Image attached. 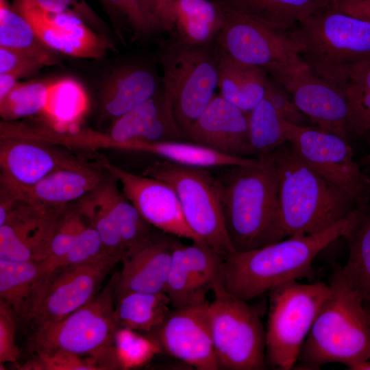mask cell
<instances>
[{"label": "cell", "instance_id": "obj_1", "mask_svg": "<svg viewBox=\"0 0 370 370\" xmlns=\"http://www.w3.org/2000/svg\"><path fill=\"white\" fill-rule=\"evenodd\" d=\"M365 210L319 232L291 236L247 251H234L223 258L219 282L229 293L249 301L277 286L312 275V262L329 245L343 237Z\"/></svg>", "mask_w": 370, "mask_h": 370}, {"label": "cell", "instance_id": "obj_2", "mask_svg": "<svg viewBox=\"0 0 370 370\" xmlns=\"http://www.w3.org/2000/svg\"><path fill=\"white\" fill-rule=\"evenodd\" d=\"M219 180L226 232L236 251L283 240L275 166L270 153L249 165L230 166Z\"/></svg>", "mask_w": 370, "mask_h": 370}, {"label": "cell", "instance_id": "obj_3", "mask_svg": "<svg viewBox=\"0 0 370 370\" xmlns=\"http://www.w3.org/2000/svg\"><path fill=\"white\" fill-rule=\"evenodd\" d=\"M270 156L278 178L283 239L323 231L359 208L347 192L307 165L289 142Z\"/></svg>", "mask_w": 370, "mask_h": 370}, {"label": "cell", "instance_id": "obj_4", "mask_svg": "<svg viewBox=\"0 0 370 370\" xmlns=\"http://www.w3.org/2000/svg\"><path fill=\"white\" fill-rule=\"evenodd\" d=\"M321 307L293 369H319L328 363L346 367L370 360V306L360 293L337 275Z\"/></svg>", "mask_w": 370, "mask_h": 370}, {"label": "cell", "instance_id": "obj_5", "mask_svg": "<svg viewBox=\"0 0 370 370\" xmlns=\"http://www.w3.org/2000/svg\"><path fill=\"white\" fill-rule=\"evenodd\" d=\"M310 71L341 89L349 69L370 58V23L328 8L291 30Z\"/></svg>", "mask_w": 370, "mask_h": 370}, {"label": "cell", "instance_id": "obj_6", "mask_svg": "<svg viewBox=\"0 0 370 370\" xmlns=\"http://www.w3.org/2000/svg\"><path fill=\"white\" fill-rule=\"evenodd\" d=\"M113 279L89 303L64 319L34 328L30 347L36 354L58 351L95 358L103 369H121L114 344Z\"/></svg>", "mask_w": 370, "mask_h": 370}, {"label": "cell", "instance_id": "obj_7", "mask_svg": "<svg viewBox=\"0 0 370 370\" xmlns=\"http://www.w3.org/2000/svg\"><path fill=\"white\" fill-rule=\"evenodd\" d=\"M163 90L186 138L218 87V49L214 42L186 44L170 37L160 55Z\"/></svg>", "mask_w": 370, "mask_h": 370}, {"label": "cell", "instance_id": "obj_8", "mask_svg": "<svg viewBox=\"0 0 370 370\" xmlns=\"http://www.w3.org/2000/svg\"><path fill=\"white\" fill-rule=\"evenodd\" d=\"M329 284L284 282L268 292L269 301L266 332L267 367L293 369L308 334L325 299Z\"/></svg>", "mask_w": 370, "mask_h": 370}, {"label": "cell", "instance_id": "obj_9", "mask_svg": "<svg viewBox=\"0 0 370 370\" xmlns=\"http://www.w3.org/2000/svg\"><path fill=\"white\" fill-rule=\"evenodd\" d=\"M143 175L167 183L178 197L184 220L197 238L225 257L234 251L228 238L221 181L206 168L157 160Z\"/></svg>", "mask_w": 370, "mask_h": 370}, {"label": "cell", "instance_id": "obj_10", "mask_svg": "<svg viewBox=\"0 0 370 370\" xmlns=\"http://www.w3.org/2000/svg\"><path fill=\"white\" fill-rule=\"evenodd\" d=\"M219 279L212 289L214 299L208 305L219 369H266V332L258 310L227 292Z\"/></svg>", "mask_w": 370, "mask_h": 370}, {"label": "cell", "instance_id": "obj_11", "mask_svg": "<svg viewBox=\"0 0 370 370\" xmlns=\"http://www.w3.org/2000/svg\"><path fill=\"white\" fill-rule=\"evenodd\" d=\"M217 1L224 21L215 42L223 51L269 73L286 66H308L292 31L275 28L225 0Z\"/></svg>", "mask_w": 370, "mask_h": 370}, {"label": "cell", "instance_id": "obj_12", "mask_svg": "<svg viewBox=\"0 0 370 370\" xmlns=\"http://www.w3.org/2000/svg\"><path fill=\"white\" fill-rule=\"evenodd\" d=\"M289 142L314 171L347 192L358 207L370 204V179L354 159L348 140L312 126L285 121Z\"/></svg>", "mask_w": 370, "mask_h": 370}, {"label": "cell", "instance_id": "obj_13", "mask_svg": "<svg viewBox=\"0 0 370 370\" xmlns=\"http://www.w3.org/2000/svg\"><path fill=\"white\" fill-rule=\"evenodd\" d=\"M206 299L171 308L151 332L162 351L198 370H219Z\"/></svg>", "mask_w": 370, "mask_h": 370}, {"label": "cell", "instance_id": "obj_14", "mask_svg": "<svg viewBox=\"0 0 370 370\" xmlns=\"http://www.w3.org/2000/svg\"><path fill=\"white\" fill-rule=\"evenodd\" d=\"M317 127L348 140V103L344 91L308 66H287L269 73Z\"/></svg>", "mask_w": 370, "mask_h": 370}, {"label": "cell", "instance_id": "obj_15", "mask_svg": "<svg viewBox=\"0 0 370 370\" xmlns=\"http://www.w3.org/2000/svg\"><path fill=\"white\" fill-rule=\"evenodd\" d=\"M98 162L116 178L123 194L151 225L173 236L201 242L188 227L177 194L167 183L126 171L101 156Z\"/></svg>", "mask_w": 370, "mask_h": 370}, {"label": "cell", "instance_id": "obj_16", "mask_svg": "<svg viewBox=\"0 0 370 370\" xmlns=\"http://www.w3.org/2000/svg\"><path fill=\"white\" fill-rule=\"evenodd\" d=\"M66 206H48L20 200L0 225V259L45 260L58 219Z\"/></svg>", "mask_w": 370, "mask_h": 370}, {"label": "cell", "instance_id": "obj_17", "mask_svg": "<svg viewBox=\"0 0 370 370\" xmlns=\"http://www.w3.org/2000/svg\"><path fill=\"white\" fill-rule=\"evenodd\" d=\"M119 261L112 258L58 270L30 321L34 328L61 320L89 303Z\"/></svg>", "mask_w": 370, "mask_h": 370}, {"label": "cell", "instance_id": "obj_18", "mask_svg": "<svg viewBox=\"0 0 370 370\" xmlns=\"http://www.w3.org/2000/svg\"><path fill=\"white\" fill-rule=\"evenodd\" d=\"M84 164L49 142L18 137L0 139V183L14 191L33 186L53 171Z\"/></svg>", "mask_w": 370, "mask_h": 370}, {"label": "cell", "instance_id": "obj_19", "mask_svg": "<svg viewBox=\"0 0 370 370\" xmlns=\"http://www.w3.org/2000/svg\"><path fill=\"white\" fill-rule=\"evenodd\" d=\"M14 9L29 22L40 40L56 52L98 59L111 47L73 13L49 12L34 0H17Z\"/></svg>", "mask_w": 370, "mask_h": 370}, {"label": "cell", "instance_id": "obj_20", "mask_svg": "<svg viewBox=\"0 0 370 370\" xmlns=\"http://www.w3.org/2000/svg\"><path fill=\"white\" fill-rule=\"evenodd\" d=\"M223 260L204 242L184 245L177 241L166 287L171 308L206 299L207 292L219 278Z\"/></svg>", "mask_w": 370, "mask_h": 370}, {"label": "cell", "instance_id": "obj_21", "mask_svg": "<svg viewBox=\"0 0 370 370\" xmlns=\"http://www.w3.org/2000/svg\"><path fill=\"white\" fill-rule=\"evenodd\" d=\"M186 138L226 155L245 157L252 153L248 113L220 95H214Z\"/></svg>", "mask_w": 370, "mask_h": 370}, {"label": "cell", "instance_id": "obj_22", "mask_svg": "<svg viewBox=\"0 0 370 370\" xmlns=\"http://www.w3.org/2000/svg\"><path fill=\"white\" fill-rule=\"evenodd\" d=\"M156 233L144 245L125 256L113 278L114 297L129 292L166 293L173 252L177 240Z\"/></svg>", "mask_w": 370, "mask_h": 370}, {"label": "cell", "instance_id": "obj_23", "mask_svg": "<svg viewBox=\"0 0 370 370\" xmlns=\"http://www.w3.org/2000/svg\"><path fill=\"white\" fill-rule=\"evenodd\" d=\"M106 136L117 143L180 140L184 136L178 126L170 100L163 89L150 99L114 119Z\"/></svg>", "mask_w": 370, "mask_h": 370}, {"label": "cell", "instance_id": "obj_24", "mask_svg": "<svg viewBox=\"0 0 370 370\" xmlns=\"http://www.w3.org/2000/svg\"><path fill=\"white\" fill-rule=\"evenodd\" d=\"M158 19L171 37L193 45L214 42L224 21L218 1L210 0H164Z\"/></svg>", "mask_w": 370, "mask_h": 370}, {"label": "cell", "instance_id": "obj_25", "mask_svg": "<svg viewBox=\"0 0 370 370\" xmlns=\"http://www.w3.org/2000/svg\"><path fill=\"white\" fill-rule=\"evenodd\" d=\"M95 145L98 149H113L145 152L176 164L206 169L249 165L256 160V158L226 155L193 142H182L180 140L117 143L111 140L105 134H101L97 138Z\"/></svg>", "mask_w": 370, "mask_h": 370}, {"label": "cell", "instance_id": "obj_26", "mask_svg": "<svg viewBox=\"0 0 370 370\" xmlns=\"http://www.w3.org/2000/svg\"><path fill=\"white\" fill-rule=\"evenodd\" d=\"M102 172L86 164L53 171L33 186L14 192L19 200L48 206L65 207L95 189L104 179Z\"/></svg>", "mask_w": 370, "mask_h": 370}, {"label": "cell", "instance_id": "obj_27", "mask_svg": "<svg viewBox=\"0 0 370 370\" xmlns=\"http://www.w3.org/2000/svg\"><path fill=\"white\" fill-rule=\"evenodd\" d=\"M217 49L219 95L249 113L264 97L267 73L260 66L235 59L218 46Z\"/></svg>", "mask_w": 370, "mask_h": 370}, {"label": "cell", "instance_id": "obj_28", "mask_svg": "<svg viewBox=\"0 0 370 370\" xmlns=\"http://www.w3.org/2000/svg\"><path fill=\"white\" fill-rule=\"evenodd\" d=\"M40 261L0 259V300L16 319L31 321L41 301Z\"/></svg>", "mask_w": 370, "mask_h": 370}, {"label": "cell", "instance_id": "obj_29", "mask_svg": "<svg viewBox=\"0 0 370 370\" xmlns=\"http://www.w3.org/2000/svg\"><path fill=\"white\" fill-rule=\"evenodd\" d=\"M158 81L145 69L127 66L114 72L101 95L103 112L114 119L152 98L158 90Z\"/></svg>", "mask_w": 370, "mask_h": 370}, {"label": "cell", "instance_id": "obj_30", "mask_svg": "<svg viewBox=\"0 0 370 370\" xmlns=\"http://www.w3.org/2000/svg\"><path fill=\"white\" fill-rule=\"evenodd\" d=\"M90 106L88 94L77 80L66 77L48 84L45 106L41 113L44 127L65 133L82 127Z\"/></svg>", "mask_w": 370, "mask_h": 370}, {"label": "cell", "instance_id": "obj_31", "mask_svg": "<svg viewBox=\"0 0 370 370\" xmlns=\"http://www.w3.org/2000/svg\"><path fill=\"white\" fill-rule=\"evenodd\" d=\"M275 28L291 31L338 0H225Z\"/></svg>", "mask_w": 370, "mask_h": 370}, {"label": "cell", "instance_id": "obj_32", "mask_svg": "<svg viewBox=\"0 0 370 370\" xmlns=\"http://www.w3.org/2000/svg\"><path fill=\"white\" fill-rule=\"evenodd\" d=\"M108 173L99 188L125 245L127 256L150 241L156 233L153 227L119 190L116 178Z\"/></svg>", "mask_w": 370, "mask_h": 370}, {"label": "cell", "instance_id": "obj_33", "mask_svg": "<svg viewBox=\"0 0 370 370\" xmlns=\"http://www.w3.org/2000/svg\"><path fill=\"white\" fill-rule=\"evenodd\" d=\"M114 319L119 328L151 333L171 310L166 293L129 292L115 297Z\"/></svg>", "mask_w": 370, "mask_h": 370}, {"label": "cell", "instance_id": "obj_34", "mask_svg": "<svg viewBox=\"0 0 370 370\" xmlns=\"http://www.w3.org/2000/svg\"><path fill=\"white\" fill-rule=\"evenodd\" d=\"M341 89L348 103L347 136L370 147V58L349 69Z\"/></svg>", "mask_w": 370, "mask_h": 370}, {"label": "cell", "instance_id": "obj_35", "mask_svg": "<svg viewBox=\"0 0 370 370\" xmlns=\"http://www.w3.org/2000/svg\"><path fill=\"white\" fill-rule=\"evenodd\" d=\"M343 238L348 245V259L335 273L356 289L370 306V204Z\"/></svg>", "mask_w": 370, "mask_h": 370}, {"label": "cell", "instance_id": "obj_36", "mask_svg": "<svg viewBox=\"0 0 370 370\" xmlns=\"http://www.w3.org/2000/svg\"><path fill=\"white\" fill-rule=\"evenodd\" d=\"M0 47L35 58L45 66L58 62L56 51L40 40L29 22L7 0H0Z\"/></svg>", "mask_w": 370, "mask_h": 370}, {"label": "cell", "instance_id": "obj_37", "mask_svg": "<svg viewBox=\"0 0 370 370\" xmlns=\"http://www.w3.org/2000/svg\"><path fill=\"white\" fill-rule=\"evenodd\" d=\"M86 219L75 207L67 206L60 214L51 241L47 257L40 261L41 301L56 271L74 245Z\"/></svg>", "mask_w": 370, "mask_h": 370}, {"label": "cell", "instance_id": "obj_38", "mask_svg": "<svg viewBox=\"0 0 370 370\" xmlns=\"http://www.w3.org/2000/svg\"><path fill=\"white\" fill-rule=\"evenodd\" d=\"M75 208L97 230L108 254L121 261L127 250L99 185L77 200Z\"/></svg>", "mask_w": 370, "mask_h": 370}, {"label": "cell", "instance_id": "obj_39", "mask_svg": "<svg viewBox=\"0 0 370 370\" xmlns=\"http://www.w3.org/2000/svg\"><path fill=\"white\" fill-rule=\"evenodd\" d=\"M252 153L268 155L288 142L285 121L269 101L264 98L248 113Z\"/></svg>", "mask_w": 370, "mask_h": 370}, {"label": "cell", "instance_id": "obj_40", "mask_svg": "<svg viewBox=\"0 0 370 370\" xmlns=\"http://www.w3.org/2000/svg\"><path fill=\"white\" fill-rule=\"evenodd\" d=\"M48 84L41 82L17 84L0 100V115L10 121L42 113L47 101Z\"/></svg>", "mask_w": 370, "mask_h": 370}, {"label": "cell", "instance_id": "obj_41", "mask_svg": "<svg viewBox=\"0 0 370 370\" xmlns=\"http://www.w3.org/2000/svg\"><path fill=\"white\" fill-rule=\"evenodd\" d=\"M114 344L121 369L140 367L162 352L153 336H143L137 331L119 328Z\"/></svg>", "mask_w": 370, "mask_h": 370}, {"label": "cell", "instance_id": "obj_42", "mask_svg": "<svg viewBox=\"0 0 370 370\" xmlns=\"http://www.w3.org/2000/svg\"><path fill=\"white\" fill-rule=\"evenodd\" d=\"M116 12L132 31L149 35L163 30L147 0H101Z\"/></svg>", "mask_w": 370, "mask_h": 370}, {"label": "cell", "instance_id": "obj_43", "mask_svg": "<svg viewBox=\"0 0 370 370\" xmlns=\"http://www.w3.org/2000/svg\"><path fill=\"white\" fill-rule=\"evenodd\" d=\"M112 258L114 257L108 254L97 230L86 219L84 226L58 270Z\"/></svg>", "mask_w": 370, "mask_h": 370}, {"label": "cell", "instance_id": "obj_44", "mask_svg": "<svg viewBox=\"0 0 370 370\" xmlns=\"http://www.w3.org/2000/svg\"><path fill=\"white\" fill-rule=\"evenodd\" d=\"M20 369L36 370L103 369L99 362L92 356L84 358L82 355L64 351H58L49 354H38Z\"/></svg>", "mask_w": 370, "mask_h": 370}, {"label": "cell", "instance_id": "obj_45", "mask_svg": "<svg viewBox=\"0 0 370 370\" xmlns=\"http://www.w3.org/2000/svg\"><path fill=\"white\" fill-rule=\"evenodd\" d=\"M264 97L284 121L295 125L310 126L308 125V122L312 123L309 118L299 109L286 90L276 81L268 80Z\"/></svg>", "mask_w": 370, "mask_h": 370}, {"label": "cell", "instance_id": "obj_46", "mask_svg": "<svg viewBox=\"0 0 370 370\" xmlns=\"http://www.w3.org/2000/svg\"><path fill=\"white\" fill-rule=\"evenodd\" d=\"M11 309L0 300V364L16 363L20 350L15 343V321Z\"/></svg>", "mask_w": 370, "mask_h": 370}, {"label": "cell", "instance_id": "obj_47", "mask_svg": "<svg viewBox=\"0 0 370 370\" xmlns=\"http://www.w3.org/2000/svg\"><path fill=\"white\" fill-rule=\"evenodd\" d=\"M44 66L35 58L0 47V73H12L21 77L30 75Z\"/></svg>", "mask_w": 370, "mask_h": 370}, {"label": "cell", "instance_id": "obj_48", "mask_svg": "<svg viewBox=\"0 0 370 370\" xmlns=\"http://www.w3.org/2000/svg\"><path fill=\"white\" fill-rule=\"evenodd\" d=\"M341 11L370 23V0H338Z\"/></svg>", "mask_w": 370, "mask_h": 370}, {"label": "cell", "instance_id": "obj_49", "mask_svg": "<svg viewBox=\"0 0 370 370\" xmlns=\"http://www.w3.org/2000/svg\"><path fill=\"white\" fill-rule=\"evenodd\" d=\"M41 8L51 13L70 12L74 14L75 10L79 12L81 6H85L84 2L77 0H34ZM78 16V15H77Z\"/></svg>", "mask_w": 370, "mask_h": 370}, {"label": "cell", "instance_id": "obj_50", "mask_svg": "<svg viewBox=\"0 0 370 370\" xmlns=\"http://www.w3.org/2000/svg\"><path fill=\"white\" fill-rule=\"evenodd\" d=\"M18 78L12 73H0V100L16 86Z\"/></svg>", "mask_w": 370, "mask_h": 370}, {"label": "cell", "instance_id": "obj_51", "mask_svg": "<svg viewBox=\"0 0 370 370\" xmlns=\"http://www.w3.org/2000/svg\"><path fill=\"white\" fill-rule=\"evenodd\" d=\"M351 370H370V360H360L347 366Z\"/></svg>", "mask_w": 370, "mask_h": 370}, {"label": "cell", "instance_id": "obj_52", "mask_svg": "<svg viewBox=\"0 0 370 370\" xmlns=\"http://www.w3.org/2000/svg\"><path fill=\"white\" fill-rule=\"evenodd\" d=\"M153 13L158 19V15L164 0H147ZM159 20V19H158Z\"/></svg>", "mask_w": 370, "mask_h": 370}, {"label": "cell", "instance_id": "obj_53", "mask_svg": "<svg viewBox=\"0 0 370 370\" xmlns=\"http://www.w3.org/2000/svg\"><path fill=\"white\" fill-rule=\"evenodd\" d=\"M362 164L367 168V173H365L370 179V153L364 158L362 160Z\"/></svg>", "mask_w": 370, "mask_h": 370}]
</instances>
